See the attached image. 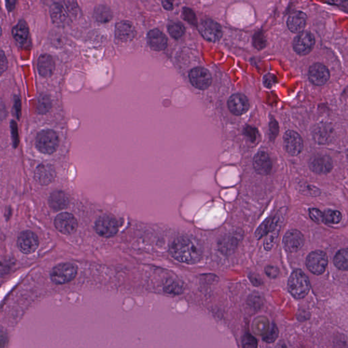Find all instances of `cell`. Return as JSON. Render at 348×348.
Listing matches in <instances>:
<instances>
[{"label":"cell","mask_w":348,"mask_h":348,"mask_svg":"<svg viewBox=\"0 0 348 348\" xmlns=\"http://www.w3.org/2000/svg\"><path fill=\"white\" fill-rule=\"evenodd\" d=\"M170 252L177 261L192 265L201 260L203 248L193 237L183 236L177 237L172 243Z\"/></svg>","instance_id":"1"},{"label":"cell","mask_w":348,"mask_h":348,"mask_svg":"<svg viewBox=\"0 0 348 348\" xmlns=\"http://www.w3.org/2000/svg\"><path fill=\"white\" fill-rule=\"evenodd\" d=\"M288 288L290 293L295 298H304L310 290V284L308 276L300 269L294 271L290 276Z\"/></svg>","instance_id":"2"},{"label":"cell","mask_w":348,"mask_h":348,"mask_svg":"<svg viewBox=\"0 0 348 348\" xmlns=\"http://www.w3.org/2000/svg\"><path fill=\"white\" fill-rule=\"evenodd\" d=\"M35 146L41 153L52 155L57 151L59 146V136L55 131L43 130L37 134Z\"/></svg>","instance_id":"3"},{"label":"cell","mask_w":348,"mask_h":348,"mask_svg":"<svg viewBox=\"0 0 348 348\" xmlns=\"http://www.w3.org/2000/svg\"><path fill=\"white\" fill-rule=\"evenodd\" d=\"M78 267L74 264L65 263L59 264L50 271V279L56 284L68 283L76 278Z\"/></svg>","instance_id":"4"},{"label":"cell","mask_w":348,"mask_h":348,"mask_svg":"<svg viewBox=\"0 0 348 348\" xmlns=\"http://www.w3.org/2000/svg\"><path fill=\"white\" fill-rule=\"evenodd\" d=\"M119 223L115 217L104 215L97 219L95 222V229L100 236L111 237L117 235L119 231Z\"/></svg>","instance_id":"5"},{"label":"cell","mask_w":348,"mask_h":348,"mask_svg":"<svg viewBox=\"0 0 348 348\" xmlns=\"http://www.w3.org/2000/svg\"><path fill=\"white\" fill-rule=\"evenodd\" d=\"M328 265V258L325 252L316 250L311 252L306 260V266L309 271L315 275H321L325 272Z\"/></svg>","instance_id":"6"},{"label":"cell","mask_w":348,"mask_h":348,"mask_svg":"<svg viewBox=\"0 0 348 348\" xmlns=\"http://www.w3.org/2000/svg\"><path fill=\"white\" fill-rule=\"evenodd\" d=\"M286 213V208H282L279 211L276 216L273 217L271 229L269 230V233H267L266 239L264 243L265 250L269 251L276 244L277 238H278L280 229H281L282 223L284 222Z\"/></svg>","instance_id":"7"},{"label":"cell","mask_w":348,"mask_h":348,"mask_svg":"<svg viewBox=\"0 0 348 348\" xmlns=\"http://www.w3.org/2000/svg\"><path fill=\"white\" fill-rule=\"evenodd\" d=\"M56 229L64 235H71L76 231L78 223L74 215L70 213H61L55 218L54 222Z\"/></svg>","instance_id":"8"},{"label":"cell","mask_w":348,"mask_h":348,"mask_svg":"<svg viewBox=\"0 0 348 348\" xmlns=\"http://www.w3.org/2000/svg\"><path fill=\"white\" fill-rule=\"evenodd\" d=\"M200 33L205 40L211 42H218L222 35V30L220 25L214 20H204L200 24Z\"/></svg>","instance_id":"9"},{"label":"cell","mask_w":348,"mask_h":348,"mask_svg":"<svg viewBox=\"0 0 348 348\" xmlns=\"http://www.w3.org/2000/svg\"><path fill=\"white\" fill-rule=\"evenodd\" d=\"M314 44L315 39L312 33L302 31L294 40L293 48L299 55H306L312 51Z\"/></svg>","instance_id":"10"},{"label":"cell","mask_w":348,"mask_h":348,"mask_svg":"<svg viewBox=\"0 0 348 348\" xmlns=\"http://www.w3.org/2000/svg\"><path fill=\"white\" fill-rule=\"evenodd\" d=\"M17 246L20 251L25 254H32L39 246V239L32 231L22 232L18 236Z\"/></svg>","instance_id":"11"},{"label":"cell","mask_w":348,"mask_h":348,"mask_svg":"<svg viewBox=\"0 0 348 348\" xmlns=\"http://www.w3.org/2000/svg\"><path fill=\"white\" fill-rule=\"evenodd\" d=\"M189 79L193 87L200 90L206 89L211 83L210 73L203 67L192 69L189 73Z\"/></svg>","instance_id":"12"},{"label":"cell","mask_w":348,"mask_h":348,"mask_svg":"<svg viewBox=\"0 0 348 348\" xmlns=\"http://www.w3.org/2000/svg\"><path fill=\"white\" fill-rule=\"evenodd\" d=\"M284 147L286 152L292 156H297L304 149V142L297 133L288 131L284 136Z\"/></svg>","instance_id":"13"},{"label":"cell","mask_w":348,"mask_h":348,"mask_svg":"<svg viewBox=\"0 0 348 348\" xmlns=\"http://www.w3.org/2000/svg\"><path fill=\"white\" fill-rule=\"evenodd\" d=\"M304 237L297 230H291L286 233L283 239V245L286 251L296 252L304 246Z\"/></svg>","instance_id":"14"},{"label":"cell","mask_w":348,"mask_h":348,"mask_svg":"<svg viewBox=\"0 0 348 348\" xmlns=\"http://www.w3.org/2000/svg\"><path fill=\"white\" fill-rule=\"evenodd\" d=\"M309 78L314 85H324L329 81L330 78V72L325 65L321 63H315L310 68Z\"/></svg>","instance_id":"15"},{"label":"cell","mask_w":348,"mask_h":348,"mask_svg":"<svg viewBox=\"0 0 348 348\" xmlns=\"http://www.w3.org/2000/svg\"><path fill=\"white\" fill-rule=\"evenodd\" d=\"M35 177L37 182L42 186L51 184L56 177L55 168L48 164H40L35 170Z\"/></svg>","instance_id":"16"},{"label":"cell","mask_w":348,"mask_h":348,"mask_svg":"<svg viewBox=\"0 0 348 348\" xmlns=\"http://www.w3.org/2000/svg\"><path fill=\"white\" fill-rule=\"evenodd\" d=\"M310 169L316 174H326L334 167L332 160L327 155H316L310 162Z\"/></svg>","instance_id":"17"},{"label":"cell","mask_w":348,"mask_h":348,"mask_svg":"<svg viewBox=\"0 0 348 348\" xmlns=\"http://www.w3.org/2000/svg\"><path fill=\"white\" fill-rule=\"evenodd\" d=\"M228 108L233 115H243L248 111L249 108L248 98L240 93L232 95L228 101Z\"/></svg>","instance_id":"18"},{"label":"cell","mask_w":348,"mask_h":348,"mask_svg":"<svg viewBox=\"0 0 348 348\" xmlns=\"http://www.w3.org/2000/svg\"><path fill=\"white\" fill-rule=\"evenodd\" d=\"M116 37L123 42H130L134 40L136 35V31L132 22L123 20L116 25Z\"/></svg>","instance_id":"19"},{"label":"cell","mask_w":348,"mask_h":348,"mask_svg":"<svg viewBox=\"0 0 348 348\" xmlns=\"http://www.w3.org/2000/svg\"><path fill=\"white\" fill-rule=\"evenodd\" d=\"M253 165L254 170L261 175H268L272 170V162L270 157L263 151L258 153L254 157Z\"/></svg>","instance_id":"20"},{"label":"cell","mask_w":348,"mask_h":348,"mask_svg":"<svg viewBox=\"0 0 348 348\" xmlns=\"http://www.w3.org/2000/svg\"><path fill=\"white\" fill-rule=\"evenodd\" d=\"M37 70L39 74L44 78H49L53 75L55 63L53 58L48 54H42L37 61Z\"/></svg>","instance_id":"21"},{"label":"cell","mask_w":348,"mask_h":348,"mask_svg":"<svg viewBox=\"0 0 348 348\" xmlns=\"http://www.w3.org/2000/svg\"><path fill=\"white\" fill-rule=\"evenodd\" d=\"M148 42L154 50L166 49L168 46V38L162 31L159 29H153L148 34Z\"/></svg>","instance_id":"22"},{"label":"cell","mask_w":348,"mask_h":348,"mask_svg":"<svg viewBox=\"0 0 348 348\" xmlns=\"http://www.w3.org/2000/svg\"><path fill=\"white\" fill-rule=\"evenodd\" d=\"M307 16L301 11H296L290 15L287 25L289 29L293 33H301L306 25Z\"/></svg>","instance_id":"23"},{"label":"cell","mask_w":348,"mask_h":348,"mask_svg":"<svg viewBox=\"0 0 348 348\" xmlns=\"http://www.w3.org/2000/svg\"><path fill=\"white\" fill-rule=\"evenodd\" d=\"M50 207L56 211L66 208L69 204L68 196L61 190L52 192L48 199Z\"/></svg>","instance_id":"24"},{"label":"cell","mask_w":348,"mask_h":348,"mask_svg":"<svg viewBox=\"0 0 348 348\" xmlns=\"http://www.w3.org/2000/svg\"><path fill=\"white\" fill-rule=\"evenodd\" d=\"M50 14L54 24L58 26H63L68 19V14L63 5L59 2L52 3L50 7Z\"/></svg>","instance_id":"25"},{"label":"cell","mask_w":348,"mask_h":348,"mask_svg":"<svg viewBox=\"0 0 348 348\" xmlns=\"http://www.w3.org/2000/svg\"><path fill=\"white\" fill-rule=\"evenodd\" d=\"M29 27L24 20H20L12 29L13 37L20 44H25L29 37Z\"/></svg>","instance_id":"26"},{"label":"cell","mask_w":348,"mask_h":348,"mask_svg":"<svg viewBox=\"0 0 348 348\" xmlns=\"http://www.w3.org/2000/svg\"><path fill=\"white\" fill-rule=\"evenodd\" d=\"M95 17L97 21L105 23L112 19V12L107 5H100L95 8Z\"/></svg>","instance_id":"27"},{"label":"cell","mask_w":348,"mask_h":348,"mask_svg":"<svg viewBox=\"0 0 348 348\" xmlns=\"http://www.w3.org/2000/svg\"><path fill=\"white\" fill-rule=\"evenodd\" d=\"M348 249H342L337 253L335 256V265L340 270L347 271L348 268Z\"/></svg>","instance_id":"28"},{"label":"cell","mask_w":348,"mask_h":348,"mask_svg":"<svg viewBox=\"0 0 348 348\" xmlns=\"http://www.w3.org/2000/svg\"><path fill=\"white\" fill-rule=\"evenodd\" d=\"M52 108V102L47 95L42 94L37 98V112L40 115H46Z\"/></svg>","instance_id":"29"},{"label":"cell","mask_w":348,"mask_h":348,"mask_svg":"<svg viewBox=\"0 0 348 348\" xmlns=\"http://www.w3.org/2000/svg\"><path fill=\"white\" fill-rule=\"evenodd\" d=\"M168 31H169L170 35L174 38L178 39L184 34L186 29H185L184 26L180 22H172L168 25Z\"/></svg>","instance_id":"30"},{"label":"cell","mask_w":348,"mask_h":348,"mask_svg":"<svg viewBox=\"0 0 348 348\" xmlns=\"http://www.w3.org/2000/svg\"><path fill=\"white\" fill-rule=\"evenodd\" d=\"M324 214V221L329 224H338L341 222L342 216L341 213L336 210H327Z\"/></svg>","instance_id":"31"},{"label":"cell","mask_w":348,"mask_h":348,"mask_svg":"<svg viewBox=\"0 0 348 348\" xmlns=\"http://www.w3.org/2000/svg\"><path fill=\"white\" fill-rule=\"evenodd\" d=\"M273 218H267L263 224L258 228L255 233V237L257 239H261L262 237H265L269 233V230L271 229V224H272Z\"/></svg>","instance_id":"32"},{"label":"cell","mask_w":348,"mask_h":348,"mask_svg":"<svg viewBox=\"0 0 348 348\" xmlns=\"http://www.w3.org/2000/svg\"><path fill=\"white\" fill-rule=\"evenodd\" d=\"M164 291L168 293L179 295L182 293L183 287L181 284L176 281H170L165 286Z\"/></svg>","instance_id":"33"},{"label":"cell","mask_w":348,"mask_h":348,"mask_svg":"<svg viewBox=\"0 0 348 348\" xmlns=\"http://www.w3.org/2000/svg\"><path fill=\"white\" fill-rule=\"evenodd\" d=\"M278 336V329L277 328L276 325L275 324H273L268 332L264 336L263 340L268 344L273 343V342L276 341Z\"/></svg>","instance_id":"34"},{"label":"cell","mask_w":348,"mask_h":348,"mask_svg":"<svg viewBox=\"0 0 348 348\" xmlns=\"http://www.w3.org/2000/svg\"><path fill=\"white\" fill-rule=\"evenodd\" d=\"M257 341L252 335L246 334L243 338V348H257Z\"/></svg>","instance_id":"35"},{"label":"cell","mask_w":348,"mask_h":348,"mask_svg":"<svg viewBox=\"0 0 348 348\" xmlns=\"http://www.w3.org/2000/svg\"><path fill=\"white\" fill-rule=\"evenodd\" d=\"M310 218L318 224L324 222V214L319 209L312 208L310 210Z\"/></svg>","instance_id":"36"},{"label":"cell","mask_w":348,"mask_h":348,"mask_svg":"<svg viewBox=\"0 0 348 348\" xmlns=\"http://www.w3.org/2000/svg\"><path fill=\"white\" fill-rule=\"evenodd\" d=\"M10 128L13 143H14V147H17L18 142H19V137H18L17 124L14 121H11Z\"/></svg>","instance_id":"37"},{"label":"cell","mask_w":348,"mask_h":348,"mask_svg":"<svg viewBox=\"0 0 348 348\" xmlns=\"http://www.w3.org/2000/svg\"><path fill=\"white\" fill-rule=\"evenodd\" d=\"M263 85L266 88H270L274 87L275 84L277 82V78L274 74H267L263 77Z\"/></svg>","instance_id":"38"},{"label":"cell","mask_w":348,"mask_h":348,"mask_svg":"<svg viewBox=\"0 0 348 348\" xmlns=\"http://www.w3.org/2000/svg\"><path fill=\"white\" fill-rule=\"evenodd\" d=\"M7 66H8V62L4 52L2 50H0V76L7 70Z\"/></svg>","instance_id":"39"},{"label":"cell","mask_w":348,"mask_h":348,"mask_svg":"<svg viewBox=\"0 0 348 348\" xmlns=\"http://www.w3.org/2000/svg\"><path fill=\"white\" fill-rule=\"evenodd\" d=\"M14 109L15 116L18 120H20L21 117V101L19 97L15 96L14 101Z\"/></svg>","instance_id":"40"},{"label":"cell","mask_w":348,"mask_h":348,"mask_svg":"<svg viewBox=\"0 0 348 348\" xmlns=\"http://www.w3.org/2000/svg\"><path fill=\"white\" fill-rule=\"evenodd\" d=\"M267 276L270 278H276L278 276L279 269L276 267L268 265L265 268Z\"/></svg>","instance_id":"41"},{"label":"cell","mask_w":348,"mask_h":348,"mask_svg":"<svg viewBox=\"0 0 348 348\" xmlns=\"http://www.w3.org/2000/svg\"><path fill=\"white\" fill-rule=\"evenodd\" d=\"M8 341V336L5 329L0 327V348H5Z\"/></svg>","instance_id":"42"},{"label":"cell","mask_w":348,"mask_h":348,"mask_svg":"<svg viewBox=\"0 0 348 348\" xmlns=\"http://www.w3.org/2000/svg\"><path fill=\"white\" fill-rule=\"evenodd\" d=\"M183 14H184L185 19L188 20L189 22L193 23V22L196 21L195 15H194V12L190 9L184 8V11H183Z\"/></svg>","instance_id":"43"},{"label":"cell","mask_w":348,"mask_h":348,"mask_svg":"<svg viewBox=\"0 0 348 348\" xmlns=\"http://www.w3.org/2000/svg\"><path fill=\"white\" fill-rule=\"evenodd\" d=\"M65 3H66V6L67 7V9L69 10V12L70 13H72V14H75L77 13V11H76V8H77V4H76V2H75V1H65Z\"/></svg>","instance_id":"44"},{"label":"cell","mask_w":348,"mask_h":348,"mask_svg":"<svg viewBox=\"0 0 348 348\" xmlns=\"http://www.w3.org/2000/svg\"><path fill=\"white\" fill-rule=\"evenodd\" d=\"M7 110L5 104L0 101V121H3L6 117Z\"/></svg>","instance_id":"45"},{"label":"cell","mask_w":348,"mask_h":348,"mask_svg":"<svg viewBox=\"0 0 348 348\" xmlns=\"http://www.w3.org/2000/svg\"><path fill=\"white\" fill-rule=\"evenodd\" d=\"M250 280H251V282H252V284H254V285L255 286H259L261 285V280L259 278V277H257V276H255V275H252L250 277Z\"/></svg>","instance_id":"46"},{"label":"cell","mask_w":348,"mask_h":348,"mask_svg":"<svg viewBox=\"0 0 348 348\" xmlns=\"http://www.w3.org/2000/svg\"><path fill=\"white\" fill-rule=\"evenodd\" d=\"M162 4L163 6H164V8L166 9V10H170L173 8V3L171 2V1H163Z\"/></svg>","instance_id":"47"},{"label":"cell","mask_w":348,"mask_h":348,"mask_svg":"<svg viewBox=\"0 0 348 348\" xmlns=\"http://www.w3.org/2000/svg\"><path fill=\"white\" fill-rule=\"evenodd\" d=\"M16 1H6V6L7 10L10 11H12L14 10L15 7V4H16Z\"/></svg>","instance_id":"48"},{"label":"cell","mask_w":348,"mask_h":348,"mask_svg":"<svg viewBox=\"0 0 348 348\" xmlns=\"http://www.w3.org/2000/svg\"><path fill=\"white\" fill-rule=\"evenodd\" d=\"M1 33H2V30H1V26H0V37H1Z\"/></svg>","instance_id":"49"}]
</instances>
